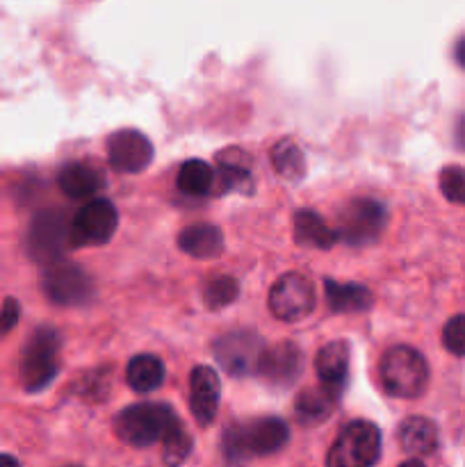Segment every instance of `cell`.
Wrapping results in <instances>:
<instances>
[{"label":"cell","mask_w":465,"mask_h":467,"mask_svg":"<svg viewBox=\"0 0 465 467\" xmlns=\"http://www.w3.org/2000/svg\"><path fill=\"white\" fill-rule=\"evenodd\" d=\"M438 185L450 203L465 205V167H456V164L445 167L438 176Z\"/></svg>","instance_id":"28"},{"label":"cell","mask_w":465,"mask_h":467,"mask_svg":"<svg viewBox=\"0 0 465 467\" xmlns=\"http://www.w3.org/2000/svg\"><path fill=\"white\" fill-rule=\"evenodd\" d=\"M0 467H21V463H18L14 456L9 454H0Z\"/></svg>","instance_id":"33"},{"label":"cell","mask_w":465,"mask_h":467,"mask_svg":"<svg viewBox=\"0 0 465 467\" xmlns=\"http://www.w3.org/2000/svg\"><path fill=\"white\" fill-rule=\"evenodd\" d=\"M18 317H21V306H18L16 299L7 296L3 301V308H0V333H9L18 324Z\"/></svg>","instance_id":"30"},{"label":"cell","mask_w":465,"mask_h":467,"mask_svg":"<svg viewBox=\"0 0 465 467\" xmlns=\"http://www.w3.org/2000/svg\"><path fill=\"white\" fill-rule=\"evenodd\" d=\"M217 167H214V190L212 194L223 196L237 192V194H251L253 192V160L237 146L217 153Z\"/></svg>","instance_id":"14"},{"label":"cell","mask_w":465,"mask_h":467,"mask_svg":"<svg viewBox=\"0 0 465 467\" xmlns=\"http://www.w3.org/2000/svg\"><path fill=\"white\" fill-rule=\"evenodd\" d=\"M153 153L149 137L132 128H123L108 137V162L119 173L144 171L153 162Z\"/></svg>","instance_id":"12"},{"label":"cell","mask_w":465,"mask_h":467,"mask_svg":"<svg viewBox=\"0 0 465 467\" xmlns=\"http://www.w3.org/2000/svg\"><path fill=\"white\" fill-rule=\"evenodd\" d=\"M222 383L208 365H196L190 374V410L199 427H210L217 420Z\"/></svg>","instance_id":"15"},{"label":"cell","mask_w":465,"mask_h":467,"mask_svg":"<svg viewBox=\"0 0 465 467\" xmlns=\"http://www.w3.org/2000/svg\"><path fill=\"white\" fill-rule=\"evenodd\" d=\"M399 467H427V465H424L419 459H408V461H404Z\"/></svg>","instance_id":"34"},{"label":"cell","mask_w":465,"mask_h":467,"mask_svg":"<svg viewBox=\"0 0 465 467\" xmlns=\"http://www.w3.org/2000/svg\"><path fill=\"white\" fill-rule=\"evenodd\" d=\"M378 379L381 388L397 400H418L427 392L429 363L415 347L395 345L378 360Z\"/></svg>","instance_id":"1"},{"label":"cell","mask_w":465,"mask_h":467,"mask_svg":"<svg viewBox=\"0 0 465 467\" xmlns=\"http://www.w3.org/2000/svg\"><path fill=\"white\" fill-rule=\"evenodd\" d=\"M126 381L135 392L158 390L164 383V363L153 354H140L126 365Z\"/></svg>","instance_id":"23"},{"label":"cell","mask_w":465,"mask_h":467,"mask_svg":"<svg viewBox=\"0 0 465 467\" xmlns=\"http://www.w3.org/2000/svg\"><path fill=\"white\" fill-rule=\"evenodd\" d=\"M41 287H44V295L62 308H80V306L89 304V299L94 296V281L89 274L80 265L67 263V260H59V263L46 267L44 276H41Z\"/></svg>","instance_id":"10"},{"label":"cell","mask_w":465,"mask_h":467,"mask_svg":"<svg viewBox=\"0 0 465 467\" xmlns=\"http://www.w3.org/2000/svg\"><path fill=\"white\" fill-rule=\"evenodd\" d=\"M264 349H267V345H264L263 337L249 328L223 333L212 345L214 360L222 365L223 372L237 379L258 374Z\"/></svg>","instance_id":"6"},{"label":"cell","mask_w":465,"mask_h":467,"mask_svg":"<svg viewBox=\"0 0 465 467\" xmlns=\"http://www.w3.org/2000/svg\"><path fill=\"white\" fill-rule=\"evenodd\" d=\"M388 223V210L381 201L354 199L340 210L337 235L349 246L374 244L383 235Z\"/></svg>","instance_id":"7"},{"label":"cell","mask_w":465,"mask_h":467,"mask_svg":"<svg viewBox=\"0 0 465 467\" xmlns=\"http://www.w3.org/2000/svg\"><path fill=\"white\" fill-rule=\"evenodd\" d=\"M442 345L450 354L463 358L465 356V315H454L442 328Z\"/></svg>","instance_id":"29"},{"label":"cell","mask_w":465,"mask_h":467,"mask_svg":"<svg viewBox=\"0 0 465 467\" xmlns=\"http://www.w3.org/2000/svg\"><path fill=\"white\" fill-rule=\"evenodd\" d=\"M317 304V295H315V285L308 276L299 272L283 274L276 283L272 285L267 296L269 313L278 319V322H301L308 317Z\"/></svg>","instance_id":"8"},{"label":"cell","mask_w":465,"mask_h":467,"mask_svg":"<svg viewBox=\"0 0 465 467\" xmlns=\"http://www.w3.org/2000/svg\"><path fill=\"white\" fill-rule=\"evenodd\" d=\"M191 442L190 431H187L185 424L178 420L171 429L167 431V436L162 438V463L167 467H178L185 463L191 454Z\"/></svg>","instance_id":"26"},{"label":"cell","mask_w":465,"mask_h":467,"mask_svg":"<svg viewBox=\"0 0 465 467\" xmlns=\"http://www.w3.org/2000/svg\"><path fill=\"white\" fill-rule=\"evenodd\" d=\"M119 226V213L112 201L94 199L82 205L76 217L68 223V246L85 249V246H103L112 240Z\"/></svg>","instance_id":"9"},{"label":"cell","mask_w":465,"mask_h":467,"mask_svg":"<svg viewBox=\"0 0 465 467\" xmlns=\"http://www.w3.org/2000/svg\"><path fill=\"white\" fill-rule=\"evenodd\" d=\"M397 438L406 454L410 456H431L440 445V433L433 420L422 415H410L397 429Z\"/></svg>","instance_id":"18"},{"label":"cell","mask_w":465,"mask_h":467,"mask_svg":"<svg viewBox=\"0 0 465 467\" xmlns=\"http://www.w3.org/2000/svg\"><path fill=\"white\" fill-rule=\"evenodd\" d=\"M301 374H304V354L299 347L294 342H278L264 349L255 377L263 379L267 386L285 390L299 381Z\"/></svg>","instance_id":"13"},{"label":"cell","mask_w":465,"mask_h":467,"mask_svg":"<svg viewBox=\"0 0 465 467\" xmlns=\"http://www.w3.org/2000/svg\"><path fill=\"white\" fill-rule=\"evenodd\" d=\"M454 59L460 68L465 71V36H460L454 46Z\"/></svg>","instance_id":"32"},{"label":"cell","mask_w":465,"mask_h":467,"mask_svg":"<svg viewBox=\"0 0 465 467\" xmlns=\"http://www.w3.org/2000/svg\"><path fill=\"white\" fill-rule=\"evenodd\" d=\"M324 292L333 313H367L374 306V295L360 283H337L326 278Z\"/></svg>","instance_id":"22"},{"label":"cell","mask_w":465,"mask_h":467,"mask_svg":"<svg viewBox=\"0 0 465 467\" xmlns=\"http://www.w3.org/2000/svg\"><path fill=\"white\" fill-rule=\"evenodd\" d=\"M178 420L181 418L173 413L169 404L144 401V404L128 406L121 413H117V418H114V433L126 445L141 450V447H150L158 441H162Z\"/></svg>","instance_id":"3"},{"label":"cell","mask_w":465,"mask_h":467,"mask_svg":"<svg viewBox=\"0 0 465 467\" xmlns=\"http://www.w3.org/2000/svg\"><path fill=\"white\" fill-rule=\"evenodd\" d=\"M315 372H317L319 386L336 392L337 397L345 392L351 372V347L345 340H333L319 349L315 358Z\"/></svg>","instance_id":"16"},{"label":"cell","mask_w":465,"mask_h":467,"mask_svg":"<svg viewBox=\"0 0 465 467\" xmlns=\"http://www.w3.org/2000/svg\"><path fill=\"white\" fill-rule=\"evenodd\" d=\"M294 242L304 249L328 251L340 242V235L315 210H299L294 214Z\"/></svg>","instance_id":"20"},{"label":"cell","mask_w":465,"mask_h":467,"mask_svg":"<svg viewBox=\"0 0 465 467\" xmlns=\"http://www.w3.org/2000/svg\"><path fill=\"white\" fill-rule=\"evenodd\" d=\"M68 246V219L59 210H41L35 214L27 231V254L36 263L50 265L62 260Z\"/></svg>","instance_id":"11"},{"label":"cell","mask_w":465,"mask_h":467,"mask_svg":"<svg viewBox=\"0 0 465 467\" xmlns=\"http://www.w3.org/2000/svg\"><path fill=\"white\" fill-rule=\"evenodd\" d=\"M337 400L340 397L336 392L326 390L324 386L305 388L294 400V418L304 427H319L336 413Z\"/></svg>","instance_id":"19"},{"label":"cell","mask_w":465,"mask_h":467,"mask_svg":"<svg viewBox=\"0 0 465 467\" xmlns=\"http://www.w3.org/2000/svg\"><path fill=\"white\" fill-rule=\"evenodd\" d=\"M178 190L187 196H208L214 190V169L205 160H187L178 169Z\"/></svg>","instance_id":"24"},{"label":"cell","mask_w":465,"mask_h":467,"mask_svg":"<svg viewBox=\"0 0 465 467\" xmlns=\"http://www.w3.org/2000/svg\"><path fill=\"white\" fill-rule=\"evenodd\" d=\"M59 351H62V336L57 328L39 327L27 337L18 365V379L26 392H41L53 383L59 372Z\"/></svg>","instance_id":"4"},{"label":"cell","mask_w":465,"mask_h":467,"mask_svg":"<svg viewBox=\"0 0 465 467\" xmlns=\"http://www.w3.org/2000/svg\"><path fill=\"white\" fill-rule=\"evenodd\" d=\"M240 296V281L231 274H219V276L210 278L203 287V304L210 310H222L237 301Z\"/></svg>","instance_id":"27"},{"label":"cell","mask_w":465,"mask_h":467,"mask_svg":"<svg viewBox=\"0 0 465 467\" xmlns=\"http://www.w3.org/2000/svg\"><path fill=\"white\" fill-rule=\"evenodd\" d=\"M105 173L96 167L94 162H85V160H76L59 169L57 185L68 199H91L98 190L105 187Z\"/></svg>","instance_id":"17"},{"label":"cell","mask_w":465,"mask_h":467,"mask_svg":"<svg viewBox=\"0 0 465 467\" xmlns=\"http://www.w3.org/2000/svg\"><path fill=\"white\" fill-rule=\"evenodd\" d=\"M454 141H456V146H459V149L465 153V114H460L459 121H456Z\"/></svg>","instance_id":"31"},{"label":"cell","mask_w":465,"mask_h":467,"mask_svg":"<svg viewBox=\"0 0 465 467\" xmlns=\"http://www.w3.org/2000/svg\"><path fill=\"white\" fill-rule=\"evenodd\" d=\"M381 456V431L367 420H354L337 433L326 467H374Z\"/></svg>","instance_id":"5"},{"label":"cell","mask_w":465,"mask_h":467,"mask_svg":"<svg viewBox=\"0 0 465 467\" xmlns=\"http://www.w3.org/2000/svg\"><path fill=\"white\" fill-rule=\"evenodd\" d=\"M274 171L287 182H299L305 176V158L294 140H278L272 146Z\"/></svg>","instance_id":"25"},{"label":"cell","mask_w":465,"mask_h":467,"mask_svg":"<svg viewBox=\"0 0 465 467\" xmlns=\"http://www.w3.org/2000/svg\"><path fill=\"white\" fill-rule=\"evenodd\" d=\"M290 429L281 418H258L249 424H231L223 431V454L240 463L251 456H269L287 445Z\"/></svg>","instance_id":"2"},{"label":"cell","mask_w":465,"mask_h":467,"mask_svg":"<svg viewBox=\"0 0 465 467\" xmlns=\"http://www.w3.org/2000/svg\"><path fill=\"white\" fill-rule=\"evenodd\" d=\"M178 246L191 258H219L223 251V233L212 223H194L178 233Z\"/></svg>","instance_id":"21"}]
</instances>
